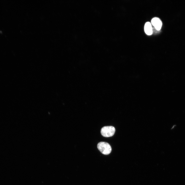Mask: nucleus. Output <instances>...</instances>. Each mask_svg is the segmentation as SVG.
Masks as SVG:
<instances>
[{"instance_id": "f257e3e1", "label": "nucleus", "mask_w": 185, "mask_h": 185, "mask_svg": "<svg viewBox=\"0 0 185 185\" xmlns=\"http://www.w3.org/2000/svg\"><path fill=\"white\" fill-rule=\"evenodd\" d=\"M97 147L100 152L104 155L109 154L112 151L110 145L109 143L106 142H99L97 144Z\"/></svg>"}, {"instance_id": "20e7f679", "label": "nucleus", "mask_w": 185, "mask_h": 185, "mask_svg": "<svg viewBox=\"0 0 185 185\" xmlns=\"http://www.w3.org/2000/svg\"><path fill=\"white\" fill-rule=\"evenodd\" d=\"M144 30L147 35H151L153 33V28L151 24L149 22H146L144 26Z\"/></svg>"}, {"instance_id": "f03ea898", "label": "nucleus", "mask_w": 185, "mask_h": 185, "mask_svg": "<svg viewBox=\"0 0 185 185\" xmlns=\"http://www.w3.org/2000/svg\"><path fill=\"white\" fill-rule=\"evenodd\" d=\"M115 128L113 126H105L101 128V133L104 137H109L113 136L115 133Z\"/></svg>"}, {"instance_id": "7ed1b4c3", "label": "nucleus", "mask_w": 185, "mask_h": 185, "mask_svg": "<svg viewBox=\"0 0 185 185\" xmlns=\"http://www.w3.org/2000/svg\"><path fill=\"white\" fill-rule=\"evenodd\" d=\"M151 23L157 31H159L161 30L162 25V23L159 18L155 17L153 18L151 21Z\"/></svg>"}]
</instances>
